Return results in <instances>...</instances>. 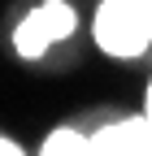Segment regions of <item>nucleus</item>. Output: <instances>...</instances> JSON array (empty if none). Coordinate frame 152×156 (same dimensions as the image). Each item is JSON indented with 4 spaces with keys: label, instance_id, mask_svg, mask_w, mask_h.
<instances>
[{
    "label": "nucleus",
    "instance_id": "4",
    "mask_svg": "<svg viewBox=\"0 0 152 156\" xmlns=\"http://www.w3.org/2000/svg\"><path fill=\"white\" fill-rule=\"evenodd\" d=\"M39 152H44V156H83V152H91V134H78V130H52L48 139H44Z\"/></svg>",
    "mask_w": 152,
    "mask_h": 156
},
{
    "label": "nucleus",
    "instance_id": "2",
    "mask_svg": "<svg viewBox=\"0 0 152 156\" xmlns=\"http://www.w3.org/2000/svg\"><path fill=\"white\" fill-rule=\"evenodd\" d=\"M74 30V9L65 5V0H44L39 9H31V17H22L13 30V48L26 56V61H35V56H44L56 39H65Z\"/></svg>",
    "mask_w": 152,
    "mask_h": 156
},
{
    "label": "nucleus",
    "instance_id": "5",
    "mask_svg": "<svg viewBox=\"0 0 152 156\" xmlns=\"http://www.w3.org/2000/svg\"><path fill=\"white\" fill-rule=\"evenodd\" d=\"M17 152H22V147H17L13 139H5V134H0V156H17Z\"/></svg>",
    "mask_w": 152,
    "mask_h": 156
},
{
    "label": "nucleus",
    "instance_id": "1",
    "mask_svg": "<svg viewBox=\"0 0 152 156\" xmlns=\"http://www.w3.org/2000/svg\"><path fill=\"white\" fill-rule=\"evenodd\" d=\"M91 35L109 56H139L152 44V0H104Z\"/></svg>",
    "mask_w": 152,
    "mask_h": 156
},
{
    "label": "nucleus",
    "instance_id": "6",
    "mask_svg": "<svg viewBox=\"0 0 152 156\" xmlns=\"http://www.w3.org/2000/svg\"><path fill=\"white\" fill-rule=\"evenodd\" d=\"M143 113L152 117V83H148V100H143Z\"/></svg>",
    "mask_w": 152,
    "mask_h": 156
},
{
    "label": "nucleus",
    "instance_id": "3",
    "mask_svg": "<svg viewBox=\"0 0 152 156\" xmlns=\"http://www.w3.org/2000/svg\"><path fill=\"white\" fill-rule=\"evenodd\" d=\"M91 152L96 156H152V117H122L109 122L91 134Z\"/></svg>",
    "mask_w": 152,
    "mask_h": 156
}]
</instances>
